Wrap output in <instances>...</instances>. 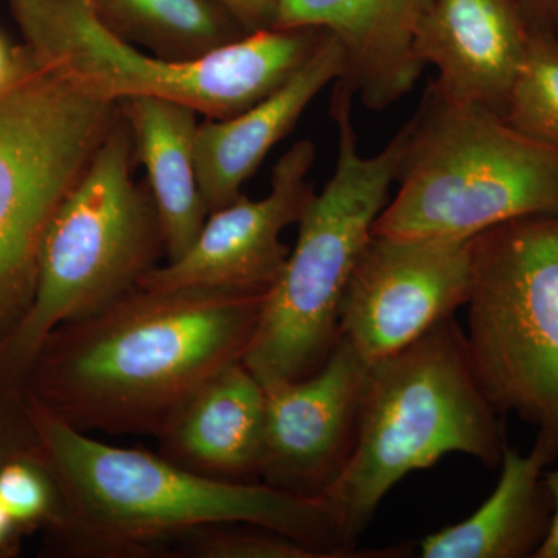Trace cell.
<instances>
[{"label":"cell","instance_id":"ac0fdd59","mask_svg":"<svg viewBox=\"0 0 558 558\" xmlns=\"http://www.w3.org/2000/svg\"><path fill=\"white\" fill-rule=\"evenodd\" d=\"M548 457L539 447L527 454L508 449L490 497L468 520L421 542L424 558H535L553 521L554 501L546 486Z\"/></svg>","mask_w":558,"mask_h":558},{"label":"cell","instance_id":"3957f363","mask_svg":"<svg viewBox=\"0 0 558 558\" xmlns=\"http://www.w3.org/2000/svg\"><path fill=\"white\" fill-rule=\"evenodd\" d=\"M506 449L505 422L475 379L464 330L446 318L371 365L354 450L323 499L344 548L357 549L381 499L409 473L451 453L494 470Z\"/></svg>","mask_w":558,"mask_h":558},{"label":"cell","instance_id":"7c38bea8","mask_svg":"<svg viewBox=\"0 0 558 558\" xmlns=\"http://www.w3.org/2000/svg\"><path fill=\"white\" fill-rule=\"evenodd\" d=\"M314 161V143H295L275 165L266 197L252 201L241 196L211 213L185 255L148 271L137 288L269 292L289 258L282 230L300 222L315 196L307 182Z\"/></svg>","mask_w":558,"mask_h":558},{"label":"cell","instance_id":"83f0119b","mask_svg":"<svg viewBox=\"0 0 558 558\" xmlns=\"http://www.w3.org/2000/svg\"><path fill=\"white\" fill-rule=\"evenodd\" d=\"M17 524L7 513V510L0 506V549L9 545L11 537H13L14 529Z\"/></svg>","mask_w":558,"mask_h":558},{"label":"cell","instance_id":"277c9868","mask_svg":"<svg viewBox=\"0 0 558 558\" xmlns=\"http://www.w3.org/2000/svg\"><path fill=\"white\" fill-rule=\"evenodd\" d=\"M352 100L337 80L330 102L339 131L336 171L301 216L295 248L267 292L258 329L242 360L260 384L306 379L332 354L349 278L398 180L407 124L379 154L362 156Z\"/></svg>","mask_w":558,"mask_h":558},{"label":"cell","instance_id":"8992f818","mask_svg":"<svg viewBox=\"0 0 558 558\" xmlns=\"http://www.w3.org/2000/svg\"><path fill=\"white\" fill-rule=\"evenodd\" d=\"M27 53L109 101L165 98L207 119L240 116L278 90L325 43L319 28H264L190 61L132 46L95 0H13Z\"/></svg>","mask_w":558,"mask_h":558},{"label":"cell","instance_id":"d4e9b609","mask_svg":"<svg viewBox=\"0 0 558 558\" xmlns=\"http://www.w3.org/2000/svg\"><path fill=\"white\" fill-rule=\"evenodd\" d=\"M31 54L20 57L5 39L0 36V94L10 89L17 80L31 69Z\"/></svg>","mask_w":558,"mask_h":558},{"label":"cell","instance_id":"4316f807","mask_svg":"<svg viewBox=\"0 0 558 558\" xmlns=\"http://www.w3.org/2000/svg\"><path fill=\"white\" fill-rule=\"evenodd\" d=\"M2 399H0V465L7 461V459L17 457V454L33 453V451L20 450L14 444L13 425L7 422L5 410H3ZM39 453V451H38Z\"/></svg>","mask_w":558,"mask_h":558},{"label":"cell","instance_id":"7402d4cb","mask_svg":"<svg viewBox=\"0 0 558 558\" xmlns=\"http://www.w3.org/2000/svg\"><path fill=\"white\" fill-rule=\"evenodd\" d=\"M0 506L17 526L53 523L60 513V490L40 453L17 454L0 465Z\"/></svg>","mask_w":558,"mask_h":558},{"label":"cell","instance_id":"ba28073f","mask_svg":"<svg viewBox=\"0 0 558 558\" xmlns=\"http://www.w3.org/2000/svg\"><path fill=\"white\" fill-rule=\"evenodd\" d=\"M465 349L501 416L537 429L558 462V215L508 220L472 242Z\"/></svg>","mask_w":558,"mask_h":558},{"label":"cell","instance_id":"d6986e66","mask_svg":"<svg viewBox=\"0 0 558 558\" xmlns=\"http://www.w3.org/2000/svg\"><path fill=\"white\" fill-rule=\"evenodd\" d=\"M134 38L145 40L157 57L197 60L244 38L240 22L219 16L205 0H95Z\"/></svg>","mask_w":558,"mask_h":558},{"label":"cell","instance_id":"5b68a950","mask_svg":"<svg viewBox=\"0 0 558 558\" xmlns=\"http://www.w3.org/2000/svg\"><path fill=\"white\" fill-rule=\"evenodd\" d=\"M399 193L376 236L470 240L527 216L558 215V149L497 113L444 97L429 83L407 123Z\"/></svg>","mask_w":558,"mask_h":558},{"label":"cell","instance_id":"4fadbf2b","mask_svg":"<svg viewBox=\"0 0 558 558\" xmlns=\"http://www.w3.org/2000/svg\"><path fill=\"white\" fill-rule=\"evenodd\" d=\"M433 0H277L274 27L319 28L344 53L340 81L371 110H384L416 86L425 65L417 33Z\"/></svg>","mask_w":558,"mask_h":558},{"label":"cell","instance_id":"ffe728a7","mask_svg":"<svg viewBox=\"0 0 558 558\" xmlns=\"http://www.w3.org/2000/svg\"><path fill=\"white\" fill-rule=\"evenodd\" d=\"M505 120L526 137L558 149V33L532 31Z\"/></svg>","mask_w":558,"mask_h":558},{"label":"cell","instance_id":"30bf717a","mask_svg":"<svg viewBox=\"0 0 558 558\" xmlns=\"http://www.w3.org/2000/svg\"><path fill=\"white\" fill-rule=\"evenodd\" d=\"M472 242L373 234L340 312V337L366 362L395 354L465 306Z\"/></svg>","mask_w":558,"mask_h":558},{"label":"cell","instance_id":"9a60e30c","mask_svg":"<svg viewBox=\"0 0 558 558\" xmlns=\"http://www.w3.org/2000/svg\"><path fill=\"white\" fill-rule=\"evenodd\" d=\"M343 73V49L329 35L310 60L269 97L240 116L199 123L197 179L208 216L240 199L242 186L270 149L293 130L319 92Z\"/></svg>","mask_w":558,"mask_h":558},{"label":"cell","instance_id":"603a6c76","mask_svg":"<svg viewBox=\"0 0 558 558\" xmlns=\"http://www.w3.org/2000/svg\"><path fill=\"white\" fill-rule=\"evenodd\" d=\"M245 32L264 31L275 24L277 0H218Z\"/></svg>","mask_w":558,"mask_h":558},{"label":"cell","instance_id":"9c48e42d","mask_svg":"<svg viewBox=\"0 0 558 558\" xmlns=\"http://www.w3.org/2000/svg\"><path fill=\"white\" fill-rule=\"evenodd\" d=\"M120 105L36 64L0 94V347L31 307L44 231Z\"/></svg>","mask_w":558,"mask_h":558},{"label":"cell","instance_id":"44dd1931","mask_svg":"<svg viewBox=\"0 0 558 558\" xmlns=\"http://www.w3.org/2000/svg\"><path fill=\"white\" fill-rule=\"evenodd\" d=\"M165 557L326 558L299 539L245 523L207 524L171 539Z\"/></svg>","mask_w":558,"mask_h":558},{"label":"cell","instance_id":"2e32d148","mask_svg":"<svg viewBox=\"0 0 558 558\" xmlns=\"http://www.w3.org/2000/svg\"><path fill=\"white\" fill-rule=\"evenodd\" d=\"M266 392L244 362L209 377L156 436L161 457L207 478L260 483Z\"/></svg>","mask_w":558,"mask_h":558},{"label":"cell","instance_id":"52a82bcc","mask_svg":"<svg viewBox=\"0 0 558 558\" xmlns=\"http://www.w3.org/2000/svg\"><path fill=\"white\" fill-rule=\"evenodd\" d=\"M134 138L116 121L44 231L31 307L0 347V388H20L47 337L123 299L156 269L163 234L132 179Z\"/></svg>","mask_w":558,"mask_h":558},{"label":"cell","instance_id":"484cf974","mask_svg":"<svg viewBox=\"0 0 558 558\" xmlns=\"http://www.w3.org/2000/svg\"><path fill=\"white\" fill-rule=\"evenodd\" d=\"M543 478H545L550 497H553L554 513L548 537H546L535 558H558V469L549 470V472L545 470Z\"/></svg>","mask_w":558,"mask_h":558},{"label":"cell","instance_id":"cb8c5ba5","mask_svg":"<svg viewBox=\"0 0 558 558\" xmlns=\"http://www.w3.org/2000/svg\"><path fill=\"white\" fill-rule=\"evenodd\" d=\"M535 31L558 33V0H512Z\"/></svg>","mask_w":558,"mask_h":558},{"label":"cell","instance_id":"5bb4252c","mask_svg":"<svg viewBox=\"0 0 558 558\" xmlns=\"http://www.w3.org/2000/svg\"><path fill=\"white\" fill-rule=\"evenodd\" d=\"M532 31L512 0H433L416 53L444 97L505 119Z\"/></svg>","mask_w":558,"mask_h":558},{"label":"cell","instance_id":"7a4b0ae2","mask_svg":"<svg viewBox=\"0 0 558 558\" xmlns=\"http://www.w3.org/2000/svg\"><path fill=\"white\" fill-rule=\"evenodd\" d=\"M25 402L40 458L60 490V513L50 527L69 556L165 557L182 532L245 523L299 539L326 558L377 557L376 549L344 548L323 498L207 478L161 454L92 439L28 396Z\"/></svg>","mask_w":558,"mask_h":558},{"label":"cell","instance_id":"e0dca14e","mask_svg":"<svg viewBox=\"0 0 558 558\" xmlns=\"http://www.w3.org/2000/svg\"><path fill=\"white\" fill-rule=\"evenodd\" d=\"M120 109L148 174L165 255L168 263H174L194 244L208 218L197 179L199 112L182 102L153 97L121 101Z\"/></svg>","mask_w":558,"mask_h":558},{"label":"cell","instance_id":"8fae6325","mask_svg":"<svg viewBox=\"0 0 558 558\" xmlns=\"http://www.w3.org/2000/svg\"><path fill=\"white\" fill-rule=\"evenodd\" d=\"M369 368L340 337L317 373L263 384L260 483L299 497L323 498L354 450Z\"/></svg>","mask_w":558,"mask_h":558},{"label":"cell","instance_id":"6da1fadb","mask_svg":"<svg viewBox=\"0 0 558 558\" xmlns=\"http://www.w3.org/2000/svg\"><path fill=\"white\" fill-rule=\"evenodd\" d=\"M266 299L135 288L54 329L22 379L25 396L80 432L157 436L201 385L244 360Z\"/></svg>","mask_w":558,"mask_h":558}]
</instances>
